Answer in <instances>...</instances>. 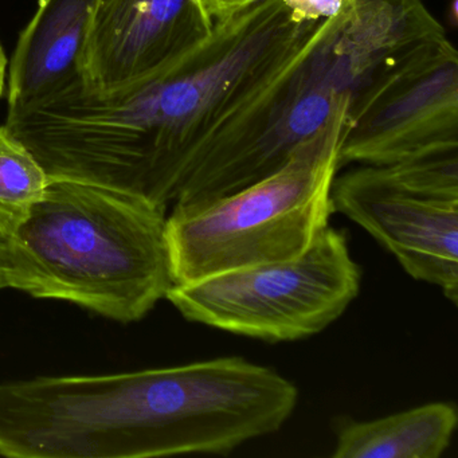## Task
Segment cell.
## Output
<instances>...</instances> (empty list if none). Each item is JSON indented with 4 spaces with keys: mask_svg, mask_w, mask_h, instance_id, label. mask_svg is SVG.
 Returning a JSON list of instances; mask_svg holds the SVG:
<instances>
[{
    "mask_svg": "<svg viewBox=\"0 0 458 458\" xmlns=\"http://www.w3.org/2000/svg\"><path fill=\"white\" fill-rule=\"evenodd\" d=\"M165 219L140 198L50 181L9 238V288L119 323L141 320L174 286Z\"/></svg>",
    "mask_w": 458,
    "mask_h": 458,
    "instance_id": "obj_2",
    "label": "cell"
},
{
    "mask_svg": "<svg viewBox=\"0 0 458 458\" xmlns=\"http://www.w3.org/2000/svg\"><path fill=\"white\" fill-rule=\"evenodd\" d=\"M257 2H259V0H199L203 10L208 13V17L214 22L235 14L241 10L248 9Z\"/></svg>",
    "mask_w": 458,
    "mask_h": 458,
    "instance_id": "obj_12",
    "label": "cell"
},
{
    "mask_svg": "<svg viewBox=\"0 0 458 458\" xmlns=\"http://www.w3.org/2000/svg\"><path fill=\"white\" fill-rule=\"evenodd\" d=\"M7 58L4 55V47L0 45V96L4 90V81H6Z\"/></svg>",
    "mask_w": 458,
    "mask_h": 458,
    "instance_id": "obj_14",
    "label": "cell"
},
{
    "mask_svg": "<svg viewBox=\"0 0 458 458\" xmlns=\"http://www.w3.org/2000/svg\"><path fill=\"white\" fill-rule=\"evenodd\" d=\"M348 125L343 106L277 173L210 202L174 205L165 219L174 285L304 253L335 213L332 183Z\"/></svg>",
    "mask_w": 458,
    "mask_h": 458,
    "instance_id": "obj_3",
    "label": "cell"
},
{
    "mask_svg": "<svg viewBox=\"0 0 458 458\" xmlns=\"http://www.w3.org/2000/svg\"><path fill=\"white\" fill-rule=\"evenodd\" d=\"M335 211L363 227L396 257L407 275L458 301V200L410 190L386 165L335 176Z\"/></svg>",
    "mask_w": 458,
    "mask_h": 458,
    "instance_id": "obj_6",
    "label": "cell"
},
{
    "mask_svg": "<svg viewBox=\"0 0 458 458\" xmlns=\"http://www.w3.org/2000/svg\"><path fill=\"white\" fill-rule=\"evenodd\" d=\"M447 18L453 26H457L458 22V0H452L450 10H447Z\"/></svg>",
    "mask_w": 458,
    "mask_h": 458,
    "instance_id": "obj_15",
    "label": "cell"
},
{
    "mask_svg": "<svg viewBox=\"0 0 458 458\" xmlns=\"http://www.w3.org/2000/svg\"><path fill=\"white\" fill-rule=\"evenodd\" d=\"M98 0H39L18 39L9 74V114L84 84L82 55Z\"/></svg>",
    "mask_w": 458,
    "mask_h": 458,
    "instance_id": "obj_8",
    "label": "cell"
},
{
    "mask_svg": "<svg viewBox=\"0 0 458 458\" xmlns=\"http://www.w3.org/2000/svg\"><path fill=\"white\" fill-rule=\"evenodd\" d=\"M7 254H9V238L0 234V289L9 288V284H7Z\"/></svg>",
    "mask_w": 458,
    "mask_h": 458,
    "instance_id": "obj_13",
    "label": "cell"
},
{
    "mask_svg": "<svg viewBox=\"0 0 458 458\" xmlns=\"http://www.w3.org/2000/svg\"><path fill=\"white\" fill-rule=\"evenodd\" d=\"M444 33L423 0H348L211 135L174 203L210 202L277 173L343 106L351 124L414 53Z\"/></svg>",
    "mask_w": 458,
    "mask_h": 458,
    "instance_id": "obj_1",
    "label": "cell"
},
{
    "mask_svg": "<svg viewBox=\"0 0 458 458\" xmlns=\"http://www.w3.org/2000/svg\"><path fill=\"white\" fill-rule=\"evenodd\" d=\"M299 22H321L347 9L348 0H281Z\"/></svg>",
    "mask_w": 458,
    "mask_h": 458,
    "instance_id": "obj_11",
    "label": "cell"
},
{
    "mask_svg": "<svg viewBox=\"0 0 458 458\" xmlns=\"http://www.w3.org/2000/svg\"><path fill=\"white\" fill-rule=\"evenodd\" d=\"M50 178L33 152L0 127V234L12 238L45 197Z\"/></svg>",
    "mask_w": 458,
    "mask_h": 458,
    "instance_id": "obj_10",
    "label": "cell"
},
{
    "mask_svg": "<svg viewBox=\"0 0 458 458\" xmlns=\"http://www.w3.org/2000/svg\"><path fill=\"white\" fill-rule=\"evenodd\" d=\"M347 235L328 226L299 257L174 285L186 320L264 342H294L331 326L360 291Z\"/></svg>",
    "mask_w": 458,
    "mask_h": 458,
    "instance_id": "obj_4",
    "label": "cell"
},
{
    "mask_svg": "<svg viewBox=\"0 0 458 458\" xmlns=\"http://www.w3.org/2000/svg\"><path fill=\"white\" fill-rule=\"evenodd\" d=\"M458 414L434 402L379 420H345L336 426L335 458H438L452 442Z\"/></svg>",
    "mask_w": 458,
    "mask_h": 458,
    "instance_id": "obj_9",
    "label": "cell"
},
{
    "mask_svg": "<svg viewBox=\"0 0 458 458\" xmlns=\"http://www.w3.org/2000/svg\"><path fill=\"white\" fill-rule=\"evenodd\" d=\"M458 143V53L446 36L411 55L348 125L339 168L388 165Z\"/></svg>",
    "mask_w": 458,
    "mask_h": 458,
    "instance_id": "obj_5",
    "label": "cell"
},
{
    "mask_svg": "<svg viewBox=\"0 0 458 458\" xmlns=\"http://www.w3.org/2000/svg\"><path fill=\"white\" fill-rule=\"evenodd\" d=\"M214 21L199 0H98L82 76L106 93L162 73L199 47Z\"/></svg>",
    "mask_w": 458,
    "mask_h": 458,
    "instance_id": "obj_7",
    "label": "cell"
}]
</instances>
